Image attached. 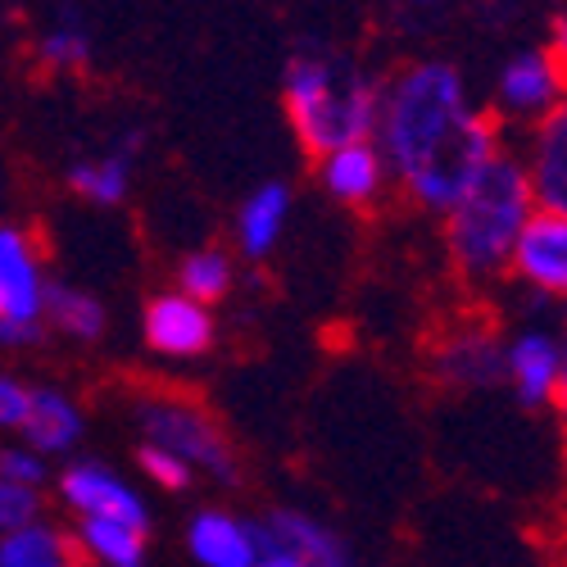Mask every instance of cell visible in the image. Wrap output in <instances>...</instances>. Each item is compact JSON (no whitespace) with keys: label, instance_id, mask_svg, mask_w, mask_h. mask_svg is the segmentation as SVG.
Here are the masks:
<instances>
[{"label":"cell","instance_id":"cell-1","mask_svg":"<svg viewBox=\"0 0 567 567\" xmlns=\"http://www.w3.org/2000/svg\"><path fill=\"white\" fill-rule=\"evenodd\" d=\"M372 146L422 209L445 214L508 141L491 114L467 101L454 64L417 60L382 86Z\"/></svg>","mask_w":567,"mask_h":567},{"label":"cell","instance_id":"cell-2","mask_svg":"<svg viewBox=\"0 0 567 567\" xmlns=\"http://www.w3.org/2000/svg\"><path fill=\"white\" fill-rule=\"evenodd\" d=\"M532 214L536 205L527 192L523 164L504 146L445 209V246L454 268L467 281H495L499 272H508L513 241Z\"/></svg>","mask_w":567,"mask_h":567},{"label":"cell","instance_id":"cell-3","mask_svg":"<svg viewBox=\"0 0 567 567\" xmlns=\"http://www.w3.org/2000/svg\"><path fill=\"white\" fill-rule=\"evenodd\" d=\"M377 105L382 86L346 55H296L287 69V118L309 155L372 141Z\"/></svg>","mask_w":567,"mask_h":567},{"label":"cell","instance_id":"cell-4","mask_svg":"<svg viewBox=\"0 0 567 567\" xmlns=\"http://www.w3.org/2000/svg\"><path fill=\"white\" fill-rule=\"evenodd\" d=\"M136 422H141V432H146V445L168 450L192 472H205V477L236 482V454H231L223 427L196 400L151 395V400L136 404Z\"/></svg>","mask_w":567,"mask_h":567},{"label":"cell","instance_id":"cell-5","mask_svg":"<svg viewBox=\"0 0 567 567\" xmlns=\"http://www.w3.org/2000/svg\"><path fill=\"white\" fill-rule=\"evenodd\" d=\"M563 51L545 45V51H523L517 60H508L495 78V123L504 127L513 123H540L554 110H563Z\"/></svg>","mask_w":567,"mask_h":567},{"label":"cell","instance_id":"cell-6","mask_svg":"<svg viewBox=\"0 0 567 567\" xmlns=\"http://www.w3.org/2000/svg\"><path fill=\"white\" fill-rule=\"evenodd\" d=\"M504 382L527 409H549L563 400L567 386V354L563 341L545 327H523L504 346Z\"/></svg>","mask_w":567,"mask_h":567},{"label":"cell","instance_id":"cell-7","mask_svg":"<svg viewBox=\"0 0 567 567\" xmlns=\"http://www.w3.org/2000/svg\"><path fill=\"white\" fill-rule=\"evenodd\" d=\"M60 495L78 517H101V523H127L136 532H151V508L118 472L105 463H73L60 472Z\"/></svg>","mask_w":567,"mask_h":567},{"label":"cell","instance_id":"cell-8","mask_svg":"<svg viewBox=\"0 0 567 567\" xmlns=\"http://www.w3.org/2000/svg\"><path fill=\"white\" fill-rule=\"evenodd\" d=\"M508 268L517 281H527L545 300H558L567 291V214H532L523 223L508 255Z\"/></svg>","mask_w":567,"mask_h":567},{"label":"cell","instance_id":"cell-9","mask_svg":"<svg viewBox=\"0 0 567 567\" xmlns=\"http://www.w3.org/2000/svg\"><path fill=\"white\" fill-rule=\"evenodd\" d=\"M517 164H523L532 205L540 214H567V110L532 123L527 151L517 155Z\"/></svg>","mask_w":567,"mask_h":567},{"label":"cell","instance_id":"cell-10","mask_svg":"<svg viewBox=\"0 0 567 567\" xmlns=\"http://www.w3.org/2000/svg\"><path fill=\"white\" fill-rule=\"evenodd\" d=\"M146 346L164 359H196L214 346V318L182 291H164L146 305Z\"/></svg>","mask_w":567,"mask_h":567},{"label":"cell","instance_id":"cell-11","mask_svg":"<svg viewBox=\"0 0 567 567\" xmlns=\"http://www.w3.org/2000/svg\"><path fill=\"white\" fill-rule=\"evenodd\" d=\"M259 540L287 549L305 567H354L346 540L332 527H327L322 517H313L305 508H272L264 523H259Z\"/></svg>","mask_w":567,"mask_h":567},{"label":"cell","instance_id":"cell-12","mask_svg":"<svg viewBox=\"0 0 567 567\" xmlns=\"http://www.w3.org/2000/svg\"><path fill=\"white\" fill-rule=\"evenodd\" d=\"M386 159L382 151L372 146V141H350V146H337V151H327L318 155V182H322V192L350 205V209H363L372 205L377 196L386 192Z\"/></svg>","mask_w":567,"mask_h":567},{"label":"cell","instance_id":"cell-13","mask_svg":"<svg viewBox=\"0 0 567 567\" xmlns=\"http://www.w3.org/2000/svg\"><path fill=\"white\" fill-rule=\"evenodd\" d=\"M436 377L463 391H486L504 382V346L486 327H458L436 346Z\"/></svg>","mask_w":567,"mask_h":567},{"label":"cell","instance_id":"cell-14","mask_svg":"<svg viewBox=\"0 0 567 567\" xmlns=\"http://www.w3.org/2000/svg\"><path fill=\"white\" fill-rule=\"evenodd\" d=\"M41 300H45V272L37 246L28 241V231L0 227V318L41 322Z\"/></svg>","mask_w":567,"mask_h":567},{"label":"cell","instance_id":"cell-15","mask_svg":"<svg viewBox=\"0 0 567 567\" xmlns=\"http://www.w3.org/2000/svg\"><path fill=\"white\" fill-rule=\"evenodd\" d=\"M186 549L200 567H255L259 523H241L227 508H200L186 527Z\"/></svg>","mask_w":567,"mask_h":567},{"label":"cell","instance_id":"cell-16","mask_svg":"<svg viewBox=\"0 0 567 567\" xmlns=\"http://www.w3.org/2000/svg\"><path fill=\"white\" fill-rule=\"evenodd\" d=\"M19 432H23V445L41 458L69 454L82 441V409L55 386H37L28 391V413L19 422Z\"/></svg>","mask_w":567,"mask_h":567},{"label":"cell","instance_id":"cell-17","mask_svg":"<svg viewBox=\"0 0 567 567\" xmlns=\"http://www.w3.org/2000/svg\"><path fill=\"white\" fill-rule=\"evenodd\" d=\"M287 214H291V192L281 182L259 186L255 196H246L241 214H236V246L246 259H268L287 231Z\"/></svg>","mask_w":567,"mask_h":567},{"label":"cell","instance_id":"cell-18","mask_svg":"<svg viewBox=\"0 0 567 567\" xmlns=\"http://www.w3.org/2000/svg\"><path fill=\"white\" fill-rule=\"evenodd\" d=\"M41 322L73 337V341H101L105 337V305L91 291L69 287V281H45Z\"/></svg>","mask_w":567,"mask_h":567},{"label":"cell","instance_id":"cell-19","mask_svg":"<svg viewBox=\"0 0 567 567\" xmlns=\"http://www.w3.org/2000/svg\"><path fill=\"white\" fill-rule=\"evenodd\" d=\"M91 567H146V532L127 523H101V517H82L73 540Z\"/></svg>","mask_w":567,"mask_h":567},{"label":"cell","instance_id":"cell-20","mask_svg":"<svg viewBox=\"0 0 567 567\" xmlns=\"http://www.w3.org/2000/svg\"><path fill=\"white\" fill-rule=\"evenodd\" d=\"M132 146H136V141H132ZM132 146L73 164L69 168V186L82 200H91V205H118L127 196V186H132Z\"/></svg>","mask_w":567,"mask_h":567},{"label":"cell","instance_id":"cell-21","mask_svg":"<svg viewBox=\"0 0 567 567\" xmlns=\"http://www.w3.org/2000/svg\"><path fill=\"white\" fill-rule=\"evenodd\" d=\"M69 549H73V536L60 532L55 523H37L19 527V532H6L0 536V567H28V563H69Z\"/></svg>","mask_w":567,"mask_h":567},{"label":"cell","instance_id":"cell-22","mask_svg":"<svg viewBox=\"0 0 567 567\" xmlns=\"http://www.w3.org/2000/svg\"><path fill=\"white\" fill-rule=\"evenodd\" d=\"M177 291L196 305H218L227 291H231V259L223 250H196L186 255L182 268H177Z\"/></svg>","mask_w":567,"mask_h":567},{"label":"cell","instance_id":"cell-23","mask_svg":"<svg viewBox=\"0 0 567 567\" xmlns=\"http://www.w3.org/2000/svg\"><path fill=\"white\" fill-rule=\"evenodd\" d=\"M37 60H41L45 69H55V73H73V69H82V64L91 60V37H86L82 28H73V23H60V28H51V32H41Z\"/></svg>","mask_w":567,"mask_h":567},{"label":"cell","instance_id":"cell-24","mask_svg":"<svg viewBox=\"0 0 567 567\" xmlns=\"http://www.w3.org/2000/svg\"><path fill=\"white\" fill-rule=\"evenodd\" d=\"M37 517H41V491H32V486H14V482L0 477V536H6V532H19V527H28V523H37Z\"/></svg>","mask_w":567,"mask_h":567},{"label":"cell","instance_id":"cell-25","mask_svg":"<svg viewBox=\"0 0 567 567\" xmlns=\"http://www.w3.org/2000/svg\"><path fill=\"white\" fill-rule=\"evenodd\" d=\"M141 472H146L159 491H186L196 482L192 467H186L182 458H173L168 450H155V445H141Z\"/></svg>","mask_w":567,"mask_h":567},{"label":"cell","instance_id":"cell-26","mask_svg":"<svg viewBox=\"0 0 567 567\" xmlns=\"http://www.w3.org/2000/svg\"><path fill=\"white\" fill-rule=\"evenodd\" d=\"M0 477L14 482V486H32V491H41V482H45V458L32 454L28 445H14V450L0 454Z\"/></svg>","mask_w":567,"mask_h":567},{"label":"cell","instance_id":"cell-27","mask_svg":"<svg viewBox=\"0 0 567 567\" xmlns=\"http://www.w3.org/2000/svg\"><path fill=\"white\" fill-rule=\"evenodd\" d=\"M28 391L32 386H23L19 377L0 372V432H19V422L28 413Z\"/></svg>","mask_w":567,"mask_h":567},{"label":"cell","instance_id":"cell-28","mask_svg":"<svg viewBox=\"0 0 567 567\" xmlns=\"http://www.w3.org/2000/svg\"><path fill=\"white\" fill-rule=\"evenodd\" d=\"M45 322H28V318H0V346L6 350H28L41 346Z\"/></svg>","mask_w":567,"mask_h":567},{"label":"cell","instance_id":"cell-29","mask_svg":"<svg viewBox=\"0 0 567 567\" xmlns=\"http://www.w3.org/2000/svg\"><path fill=\"white\" fill-rule=\"evenodd\" d=\"M255 567H305V563L291 558L287 549H277V545H264V540H259V558H255Z\"/></svg>","mask_w":567,"mask_h":567},{"label":"cell","instance_id":"cell-30","mask_svg":"<svg viewBox=\"0 0 567 567\" xmlns=\"http://www.w3.org/2000/svg\"><path fill=\"white\" fill-rule=\"evenodd\" d=\"M28 567H69V563H28Z\"/></svg>","mask_w":567,"mask_h":567}]
</instances>
